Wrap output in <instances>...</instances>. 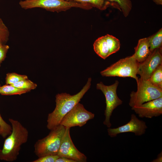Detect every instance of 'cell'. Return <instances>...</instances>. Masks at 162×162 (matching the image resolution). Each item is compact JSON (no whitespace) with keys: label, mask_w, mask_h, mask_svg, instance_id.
<instances>
[{"label":"cell","mask_w":162,"mask_h":162,"mask_svg":"<svg viewBox=\"0 0 162 162\" xmlns=\"http://www.w3.org/2000/svg\"><path fill=\"white\" fill-rule=\"evenodd\" d=\"M92 79L89 78L82 89L77 94L70 95L66 93L58 94L56 96V106L54 110L49 114L46 127L51 130L59 125L63 117L79 102L89 89Z\"/></svg>","instance_id":"cell-1"},{"label":"cell","mask_w":162,"mask_h":162,"mask_svg":"<svg viewBox=\"0 0 162 162\" xmlns=\"http://www.w3.org/2000/svg\"><path fill=\"white\" fill-rule=\"evenodd\" d=\"M12 128L11 134L5 139L0 149V160L13 162L17 158L21 146L27 141L28 132L19 121L9 118Z\"/></svg>","instance_id":"cell-2"},{"label":"cell","mask_w":162,"mask_h":162,"mask_svg":"<svg viewBox=\"0 0 162 162\" xmlns=\"http://www.w3.org/2000/svg\"><path fill=\"white\" fill-rule=\"evenodd\" d=\"M21 7L24 9L42 8L47 11L59 12L66 11L72 8L88 10L93 8L90 4L66 0H24L19 2Z\"/></svg>","instance_id":"cell-3"},{"label":"cell","mask_w":162,"mask_h":162,"mask_svg":"<svg viewBox=\"0 0 162 162\" xmlns=\"http://www.w3.org/2000/svg\"><path fill=\"white\" fill-rule=\"evenodd\" d=\"M66 128L59 124L50 130L48 135L38 140L34 146V152L38 157L57 155Z\"/></svg>","instance_id":"cell-4"},{"label":"cell","mask_w":162,"mask_h":162,"mask_svg":"<svg viewBox=\"0 0 162 162\" xmlns=\"http://www.w3.org/2000/svg\"><path fill=\"white\" fill-rule=\"evenodd\" d=\"M137 90L130 94L129 105L131 108L162 97V89L151 84L148 80L139 78Z\"/></svg>","instance_id":"cell-5"},{"label":"cell","mask_w":162,"mask_h":162,"mask_svg":"<svg viewBox=\"0 0 162 162\" xmlns=\"http://www.w3.org/2000/svg\"><path fill=\"white\" fill-rule=\"evenodd\" d=\"M139 63L133 55L121 59L100 72L103 76L130 77L137 82Z\"/></svg>","instance_id":"cell-6"},{"label":"cell","mask_w":162,"mask_h":162,"mask_svg":"<svg viewBox=\"0 0 162 162\" xmlns=\"http://www.w3.org/2000/svg\"><path fill=\"white\" fill-rule=\"evenodd\" d=\"M118 83V81L116 80L114 84L110 86L105 85L102 82H100L96 85L97 89L100 90L105 98V119L103 124L108 128H110L112 125L110 118L114 110L123 103L117 94L116 90Z\"/></svg>","instance_id":"cell-7"},{"label":"cell","mask_w":162,"mask_h":162,"mask_svg":"<svg viewBox=\"0 0 162 162\" xmlns=\"http://www.w3.org/2000/svg\"><path fill=\"white\" fill-rule=\"evenodd\" d=\"M94 117V113L87 111L79 103L63 117L60 124L70 128L76 126L81 127Z\"/></svg>","instance_id":"cell-8"},{"label":"cell","mask_w":162,"mask_h":162,"mask_svg":"<svg viewBox=\"0 0 162 162\" xmlns=\"http://www.w3.org/2000/svg\"><path fill=\"white\" fill-rule=\"evenodd\" d=\"M93 46L95 52L105 59L119 50L120 43L116 37L107 34L98 38L94 42Z\"/></svg>","instance_id":"cell-9"},{"label":"cell","mask_w":162,"mask_h":162,"mask_svg":"<svg viewBox=\"0 0 162 162\" xmlns=\"http://www.w3.org/2000/svg\"><path fill=\"white\" fill-rule=\"evenodd\" d=\"M70 128H66L57 155L79 162H86L87 157L76 147L71 139Z\"/></svg>","instance_id":"cell-10"},{"label":"cell","mask_w":162,"mask_h":162,"mask_svg":"<svg viewBox=\"0 0 162 162\" xmlns=\"http://www.w3.org/2000/svg\"><path fill=\"white\" fill-rule=\"evenodd\" d=\"M147 128L145 122L132 114L130 120L128 122L116 128H109L107 129V132L111 137H115L120 134L128 132L133 133L136 136H140L145 134Z\"/></svg>","instance_id":"cell-11"},{"label":"cell","mask_w":162,"mask_h":162,"mask_svg":"<svg viewBox=\"0 0 162 162\" xmlns=\"http://www.w3.org/2000/svg\"><path fill=\"white\" fill-rule=\"evenodd\" d=\"M161 64L162 48L155 49L145 60L139 63L137 74L139 75L141 79L148 80L153 71Z\"/></svg>","instance_id":"cell-12"},{"label":"cell","mask_w":162,"mask_h":162,"mask_svg":"<svg viewBox=\"0 0 162 162\" xmlns=\"http://www.w3.org/2000/svg\"><path fill=\"white\" fill-rule=\"evenodd\" d=\"M139 117L151 118L162 114V97L131 108Z\"/></svg>","instance_id":"cell-13"},{"label":"cell","mask_w":162,"mask_h":162,"mask_svg":"<svg viewBox=\"0 0 162 162\" xmlns=\"http://www.w3.org/2000/svg\"><path fill=\"white\" fill-rule=\"evenodd\" d=\"M134 49L135 52L133 56L139 63L142 62L151 53L149 50L148 38L139 39Z\"/></svg>","instance_id":"cell-14"},{"label":"cell","mask_w":162,"mask_h":162,"mask_svg":"<svg viewBox=\"0 0 162 162\" xmlns=\"http://www.w3.org/2000/svg\"><path fill=\"white\" fill-rule=\"evenodd\" d=\"M110 4L111 6L119 10L126 17L130 14L132 8L130 0H106Z\"/></svg>","instance_id":"cell-15"},{"label":"cell","mask_w":162,"mask_h":162,"mask_svg":"<svg viewBox=\"0 0 162 162\" xmlns=\"http://www.w3.org/2000/svg\"><path fill=\"white\" fill-rule=\"evenodd\" d=\"M148 38L149 46V50L151 52L155 49L162 48V28L156 33Z\"/></svg>","instance_id":"cell-16"},{"label":"cell","mask_w":162,"mask_h":162,"mask_svg":"<svg viewBox=\"0 0 162 162\" xmlns=\"http://www.w3.org/2000/svg\"><path fill=\"white\" fill-rule=\"evenodd\" d=\"M90 5L92 8H95L103 10L111 6L110 3L106 0H66Z\"/></svg>","instance_id":"cell-17"},{"label":"cell","mask_w":162,"mask_h":162,"mask_svg":"<svg viewBox=\"0 0 162 162\" xmlns=\"http://www.w3.org/2000/svg\"><path fill=\"white\" fill-rule=\"evenodd\" d=\"M148 80L153 85L162 89V64L153 71Z\"/></svg>","instance_id":"cell-18"},{"label":"cell","mask_w":162,"mask_h":162,"mask_svg":"<svg viewBox=\"0 0 162 162\" xmlns=\"http://www.w3.org/2000/svg\"><path fill=\"white\" fill-rule=\"evenodd\" d=\"M27 92L26 90L17 88L11 85L6 84L0 87V94L2 95H20Z\"/></svg>","instance_id":"cell-19"},{"label":"cell","mask_w":162,"mask_h":162,"mask_svg":"<svg viewBox=\"0 0 162 162\" xmlns=\"http://www.w3.org/2000/svg\"><path fill=\"white\" fill-rule=\"evenodd\" d=\"M11 85L19 88L26 90L28 92L35 89L37 86L36 83L28 79L22 80Z\"/></svg>","instance_id":"cell-20"},{"label":"cell","mask_w":162,"mask_h":162,"mask_svg":"<svg viewBox=\"0 0 162 162\" xmlns=\"http://www.w3.org/2000/svg\"><path fill=\"white\" fill-rule=\"evenodd\" d=\"M28 79L26 75L19 74L15 73H8L5 78V82L7 84L12 85L22 80Z\"/></svg>","instance_id":"cell-21"},{"label":"cell","mask_w":162,"mask_h":162,"mask_svg":"<svg viewBox=\"0 0 162 162\" xmlns=\"http://www.w3.org/2000/svg\"><path fill=\"white\" fill-rule=\"evenodd\" d=\"M9 35L8 27L0 17V42L5 44L9 40Z\"/></svg>","instance_id":"cell-22"},{"label":"cell","mask_w":162,"mask_h":162,"mask_svg":"<svg viewBox=\"0 0 162 162\" xmlns=\"http://www.w3.org/2000/svg\"><path fill=\"white\" fill-rule=\"evenodd\" d=\"M12 130L11 126L4 121L0 114V135L5 138L11 134Z\"/></svg>","instance_id":"cell-23"},{"label":"cell","mask_w":162,"mask_h":162,"mask_svg":"<svg viewBox=\"0 0 162 162\" xmlns=\"http://www.w3.org/2000/svg\"><path fill=\"white\" fill-rule=\"evenodd\" d=\"M59 156L58 155H46L38 157L33 162H55Z\"/></svg>","instance_id":"cell-24"},{"label":"cell","mask_w":162,"mask_h":162,"mask_svg":"<svg viewBox=\"0 0 162 162\" xmlns=\"http://www.w3.org/2000/svg\"><path fill=\"white\" fill-rule=\"evenodd\" d=\"M9 48V46L5 44L0 47V67L2 62L6 57L7 52Z\"/></svg>","instance_id":"cell-25"},{"label":"cell","mask_w":162,"mask_h":162,"mask_svg":"<svg viewBox=\"0 0 162 162\" xmlns=\"http://www.w3.org/2000/svg\"><path fill=\"white\" fill-rule=\"evenodd\" d=\"M55 162H76L74 160L64 157H59Z\"/></svg>","instance_id":"cell-26"},{"label":"cell","mask_w":162,"mask_h":162,"mask_svg":"<svg viewBox=\"0 0 162 162\" xmlns=\"http://www.w3.org/2000/svg\"><path fill=\"white\" fill-rule=\"evenodd\" d=\"M162 154L161 153L159 154L157 158L156 159L154 160L152 162H161L162 161Z\"/></svg>","instance_id":"cell-27"},{"label":"cell","mask_w":162,"mask_h":162,"mask_svg":"<svg viewBox=\"0 0 162 162\" xmlns=\"http://www.w3.org/2000/svg\"><path fill=\"white\" fill-rule=\"evenodd\" d=\"M155 4L157 5L162 4V0H152Z\"/></svg>","instance_id":"cell-28"},{"label":"cell","mask_w":162,"mask_h":162,"mask_svg":"<svg viewBox=\"0 0 162 162\" xmlns=\"http://www.w3.org/2000/svg\"><path fill=\"white\" fill-rule=\"evenodd\" d=\"M4 44H2L1 42H0V47H2Z\"/></svg>","instance_id":"cell-29"},{"label":"cell","mask_w":162,"mask_h":162,"mask_svg":"<svg viewBox=\"0 0 162 162\" xmlns=\"http://www.w3.org/2000/svg\"><path fill=\"white\" fill-rule=\"evenodd\" d=\"M1 86V85H0V87Z\"/></svg>","instance_id":"cell-30"}]
</instances>
